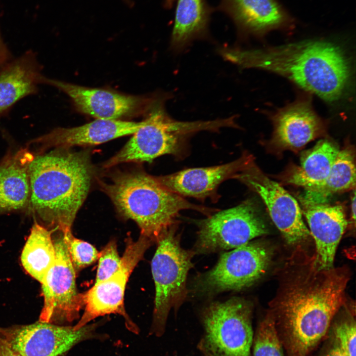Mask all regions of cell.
<instances>
[{
	"label": "cell",
	"instance_id": "1",
	"mask_svg": "<svg viewBox=\"0 0 356 356\" xmlns=\"http://www.w3.org/2000/svg\"><path fill=\"white\" fill-rule=\"evenodd\" d=\"M219 52L239 67L276 73L328 102L340 99L351 79L348 57L341 47L328 41H305L261 49L224 47Z\"/></svg>",
	"mask_w": 356,
	"mask_h": 356
},
{
	"label": "cell",
	"instance_id": "2",
	"mask_svg": "<svg viewBox=\"0 0 356 356\" xmlns=\"http://www.w3.org/2000/svg\"><path fill=\"white\" fill-rule=\"evenodd\" d=\"M276 303L290 356H307L326 334L345 301L349 279L344 269L309 271L296 275Z\"/></svg>",
	"mask_w": 356,
	"mask_h": 356
},
{
	"label": "cell",
	"instance_id": "3",
	"mask_svg": "<svg viewBox=\"0 0 356 356\" xmlns=\"http://www.w3.org/2000/svg\"><path fill=\"white\" fill-rule=\"evenodd\" d=\"M92 167L87 154L57 147L34 153L29 166L28 214L49 229L71 231L89 192Z\"/></svg>",
	"mask_w": 356,
	"mask_h": 356
},
{
	"label": "cell",
	"instance_id": "4",
	"mask_svg": "<svg viewBox=\"0 0 356 356\" xmlns=\"http://www.w3.org/2000/svg\"><path fill=\"white\" fill-rule=\"evenodd\" d=\"M102 187L120 214L134 221L140 235L153 242L177 223L182 210H196L207 217L217 211L189 202L163 186L155 177L142 172L116 175Z\"/></svg>",
	"mask_w": 356,
	"mask_h": 356
},
{
	"label": "cell",
	"instance_id": "5",
	"mask_svg": "<svg viewBox=\"0 0 356 356\" xmlns=\"http://www.w3.org/2000/svg\"><path fill=\"white\" fill-rule=\"evenodd\" d=\"M145 124L115 155L105 164L106 168L126 162H151L166 154L179 155L187 139L200 131H217L234 128L233 116L211 121L182 122L171 118L162 102H155Z\"/></svg>",
	"mask_w": 356,
	"mask_h": 356
},
{
	"label": "cell",
	"instance_id": "6",
	"mask_svg": "<svg viewBox=\"0 0 356 356\" xmlns=\"http://www.w3.org/2000/svg\"><path fill=\"white\" fill-rule=\"evenodd\" d=\"M177 223L159 237L151 261V271L155 284L153 329L158 335L163 333L170 311L178 309L186 299V279L193 267L192 250L180 244Z\"/></svg>",
	"mask_w": 356,
	"mask_h": 356
},
{
	"label": "cell",
	"instance_id": "7",
	"mask_svg": "<svg viewBox=\"0 0 356 356\" xmlns=\"http://www.w3.org/2000/svg\"><path fill=\"white\" fill-rule=\"evenodd\" d=\"M252 308L241 298L209 304L203 312L199 348L205 356H251Z\"/></svg>",
	"mask_w": 356,
	"mask_h": 356
},
{
	"label": "cell",
	"instance_id": "8",
	"mask_svg": "<svg viewBox=\"0 0 356 356\" xmlns=\"http://www.w3.org/2000/svg\"><path fill=\"white\" fill-rule=\"evenodd\" d=\"M197 239L192 250L203 254L234 249L268 233L256 203L247 199L196 222Z\"/></svg>",
	"mask_w": 356,
	"mask_h": 356
},
{
	"label": "cell",
	"instance_id": "9",
	"mask_svg": "<svg viewBox=\"0 0 356 356\" xmlns=\"http://www.w3.org/2000/svg\"><path fill=\"white\" fill-rule=\"evenodd\" d=\"M272 254L264 243L250 241L221 255L212 269L196 277L193 289L211 295L249 287L266 273Z\"/></svg>",
	"mask_w": 356,
	"mask_h": 356
},
{
	"label": "cell",
	"instance_id": "10",
	"mask_svg": "<svg viewBox=\"0 0 356 356\" xmlns=\"http://www.w3.org/2000/svg\"><path fill=\"white\" fill-rule=\"evenodd\" d=\"M56 259L42 284L44 305L39 321L62 325L78 319L84 307L83 293L78 292L76 271L63 233L53 237Z\"/></svg>",
	"mask_w": 356,
	"mask_h": 356
},
{
	"label": "cell",
	"instance_id": "11",
	"mask_svg": "<svg viewBox=\"0 0 356 356\" xmlns=\"http://www.w3.org/2000/svg\"><path fill=\"white\" fill-rule=\"evenodd\" d=\"M235 178L260 196L272 222L288 244L301 243L310 237L298 201L279 183L263 173L256 165L254 157Z\"/></svg>",
	"mask_w": 356,
	"mask_h": 356
},
{
	"label": "cell",
	"instance_id": "12",
	"mask_svg": "<svg viewBox=\"0 0 356 356\" xmlns=\"http://www.w3.org/2000/svg\"><path fill=\"white\" fill-rule=\"evenodd\" d=\"M95 325L73 326L38 321L27 325L0 326V336L20 356H60L92 336Z\"/></svg>",
	"mask_w": 356,
	"mask_h": 356
},
{
	"label": "cell",
	"instance_id": "13",
	"mask_svg": "<svg viewBox=\"0 0 356 356\" xmlns=\"http://www.w3.org/2000/svg\"><path fill=\"white\" fill-rule=\"evenodd\" d=\"M40 85L53 87L68 95L81 112L96 119H119L152 104L151 99L108 89L81 86L43 74Z\"/></svg>",
	"mask_w": 356,
	"mask_h": 356
},
{
	"label": "cell",
	"instance_id": "14",
	"mask_svg": "<svg viewBox=\"0 0 356 356\" xmlns=\"http://www.w3.org/2000/svg\"><path fill=\"white\" fill-rule=\"evenodd\" d=\"M299 199L315 244L312 264L318 270L330 269L333 267L337 247L348 225L343 207L312 203L301 196Z\"/></svg>",
	"mask_w": 356,
	"mask_h": 356
},
{
	"label": "cell",
	"instance_id": "15",
	"mask_svg": "<svg viewBox=\"0 0 356 356\" xmlns=\"http://www.w3.org/2000/svg\"><path fill=\"white\" fill-rule=\"evenodd\" d=\"M272 120L269 144L276 152L297 151L325 131L324 123L307 101H297L280 109Z\"/></svg>",
	"mask_w": 356,
	"mask_h": 356
},
{
	"label": "cell",
	"instance_id": "16",
	"mask_svg": "<svg viewBox=\"0 0 356 356\" xmlns=\"http://www.w3.org/2000/svg\"><path fill=\"white\" fill-rule=\"evenodd\" d=\"M145 122H130L120 119L95 120L82 126L58 127L31 140L28 145H37L40 151L50 148H69L76 145H92L133 134Z\"/></svg>",
	"mask_w": 356,
	"mask_h": 356
},
{
	"label": "cell",
	"instance_id": "17",
	"mask_svg": "<svg viewBox=\"0 0 356 356\" xmlns=\"http://www.w3.org/2000/svg\"><path fill=\"white\" fill-rule=\"evenodd\" d=\"M253 156L245 151L237 159L226 164L187 169L155 178L163 186L181 196L204 199L216 194L218 187L222 181L235 178Z\"/></svg>",
	"mask_w": 356,
	"mask_h": 356
},
{
	"label": "cell",
	"instance_id": "18",
	"mask_svg": "<svg viewBox=\"0 0 356 356\" xmlns=\"http://www.w3.org/2000/svg\"><path fill=\"white\" fill-rule=\"evenodd\" d=\"M135 267L134 263L121 259L120 267L114 274L95 283L89 290L83 293L85 310L79 321L73 326L75 330L85 326L97 317L117 313L124 316L130 330L137 331L126 312L124 304L126 285Z\"/></svg>",
	"mask_w": 356,
	"mask_h": 356
},
{
	"label": "cell",
	"instance_id": "19",
	"mask_svg": "<svg viewBox=\"0 0 356 356\" xmlns=\"http://www.w3.org/2000/svg\"><path fill=\"white\" fill-rule=\"evenodd\" d=\"M43 66L36 51L29 50L0 68V119L21 99L39 92Z\"/></svg>",
	"mask_w": 356,
	"mask_h": 356
},
{
	"label": "cell",
	"instance_id": "20",
	"mask_svg": "<svg viewBox=\"0 0 356 356\" xmlns=\"http://www.w3.org/2000/svg\"><path fill=\"white\" fill-rule=\"evenodd\" d=\"M29 147L8 153L0 163V215L27 211L30 196Z\"/></svg>",
	"mask_w": 356,
	"mask_h": 356
},
{
	"label": "cell",
	"instance_id": "21",
	"mask_svg": "<svg viewBox=\"0 0 356 356\" xmlns=\"http://www.w3.org/2000/svg\"><path fill=\"white\" fill-rule=\"evenodd\" d=\"M221 8L239 29L249 33L261 34L289 20L276 0H222Z\"/></svg>",
	"mask_w": 356,
	"mask_h": 356
},
{
	"label": "cell",
	"instance_id": "22",
	"mask_svg": "<svg viewBox=\"0 0 356 356\" xmlns=\"http://www.w3.org/2000/svg\"><path fill=\"white\" fill-rule=\"evenodd\" d=\"M339 150L332 141L320 140L302 153L299 166H290L280 178L284 183L302 187L305 190L317 186L328 176Z\"/></svg>",
	"mask_w": 356,
	"mask_h": 356
},
{
	"label": "cell",
	"instance_id": "23",
	"mask_svg": "<svg viewBox=\"0 0 356 356\" xmlns=\"http://www.w3.org/2000/svg\"><path fill=\"white\" fill-rule=\"evenodd\" d=\"M49 229L35 220L22 250L21 264L32 277L42 283L55 262V250Z\"/></svg>",
	"mask_w": 356,
	"mask_h": 356
},
{
	"label": "cell",
	"instance_id": "24",
	"mask_svg": "<svg viewBox=\"0 0 356 356\" xmlns=\"http://www.w3.org/2000/svg\"><path fill=\"white\" fill-rule=\"evenodd\" d=\"M210 9L205 0H178L171 36V46L183 49L207 32Z\"/></svg>",
	"mask_w": 356,
	"mask_h": 356
},
{
	"label": "cell",
	"instance_id": "25",
	"mask_svg": "<svg viewBox=\"0 0 356 356\" xmlns=\"http://www.w3.org/2000/svg\"><path fill=\"white\" fill-rule=\"evenodd\" d=\"M355 153L352 147L340 150L325 180L319 185L306 190L301 196L314 203H327L334 194L354 190L356 187Z\"/></svg>",
	"mask_w": 356,
	"mask_h": 356
},
{
	"label": "cell",
	"instance_id": "26",
	"mask_svg": "<svg viewBox=\"0 0 356 356\" xmlns=\"http://www.w3.org/2000/svg\"><path fill=\"white\" fill-rule=\"evenodd\" d=\"M253 356H284L273 313L261 321L253 338Z\"/></svg>",
	"mask_w": 356,
	"mask_h": 356
},
{
	"label": "cell",
	"instance_id": "27",
	"mask_svg": "<svg viewBox=\"0 0 356 356\" xmlns=\"http://www.w3.org/2000/svg\"><path fill=\"white\" fill-rule=\"evenodd\" d=\"M62 233L75 271L91 265L98 259L99 252L92 245L75 237L71 230Z\"/></svg>",
	"mask_w": 356,
	"mask_h": 356
},
{
	"label": "cell",
	"instance_id": "28",
	"mask_svg": "<svg viewBox=\"0 0 356 356\" xmlns=\"http://www.w3.org/2000/svg\"><path fill=\"white\" fill-rule=\"evenodd\" d=\"M98 259L95 283L109 278L120 267L121 258L119 255L115 240L109 241L99 252Z\"/></svg>",
	"mask_w": 356,
	"mask_h": 356
},
{
	"label": "cell",
	"instance_id": "29",
	"mask_svg": "<svg viewBox=\"0 0 356 356\" xmlns=\"http://www.w3.org/2000/svg\"><path fill=\"white\" fill-rule=\"evenodd\" d=\"M356 322L352 316L336 323L333 335L336 344L347 356H356Z\"/></svg>",
	"mask_w": 356,
	"mask_h": 356
},
{
	"label": "cell",
	"instance_id": "30",
	"mask_svg": "<svg viewBox=\"0 0 356 356\" xmlns=\"http://www.w3.org/2000/svg\"><path fill=\"white\" fill-rule=\"evenodd\" d=\"M13 58L11 52L3 42L0 35V68Z\"/></svg>",
	"mask_w": 356,
	"mask_h": 356
},
{
	"label": "cell",
	"instance_id": "31",
	"mask_svg": "<svg viewBox=\"0 0 356 356\" xmlns=\"http://www.w3.org/2000/svg\"><path fill=\"white\" fill-rule=\"evenodd\" d=\"M0 356H20L14 351L5 340L0 336Z\"/></svg>",
	"mask_w": 356,
	"mask_h": 356
},
{
	"label": "cell",
	"instance_id": "32",
	"mask_svg": "<svg viewBox=\"0 0 356 356\" xmlns=\"http://www.w3.org/2000/svg\"><path fill=\"white\" fill-rule=\"evenodd\" d=\"M322 356H347L337 345H335Z\"/></svg>",
	"mask_w": 356,
	"mask_h": 356
},
{
	"label": "cell",
	"instance_id": "33",
	"mask_svg": "<svg viewBox=\"0 0 356 356\" xmlns=\"http://www.w3.org/2000/svg\"><path fill=\"white\" fill-rule=\"evenodd\" d=\"M351 219L352 222L355 224L356 220V191L355 189H354V192L353 196L351 198Z\"/></svg>",
	"mask_w": 356,
	"mask_h": 356
},
{
	"label": "cell",
	"instance_id": "34",
	"mask_svg": "<svg viewBox=\"0 0 356 356\" xmlns=\"http://www.w3.org/2000/svg\"><path fill=\"white\" fill-rule=\"evenodd\" d=\"M126 0L127 1H129V0Z\"/></svg>",
	"mask_w": 356,
	"mask_h": 356
}]
</instances>
